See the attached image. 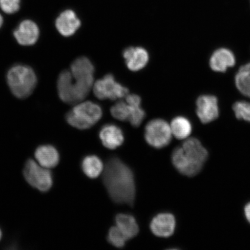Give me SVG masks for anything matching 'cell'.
Wrapping results in <instances>:
<instances>
[{
	"mask_svg": "<svg viewBox=\"0 0 250 250\" xmlns=\"http://www.w3.org/2000/svg\"><path fill=\"white\" fill-rule=\"evenodd\" d=\"M40 30L36 23L31 20H24L19 25L14 32L17 42L24 46L34 44L38 40Z\"/></svg>",
	"mask_w": 250,
	"mask_h": 250,
	"instance_id": "cell-12",
	"label": "cell"
},
{
	"mask_svg": "<svg viewBox=\"0 0 250 250\" xmlns=\"http://www.w3.org/2000/svg\"><path fill=\"white\" fill-rule=\"evenodd\" d=\"M21 0H0V8L7 14H13L20 10Z\"/></svg>",
	"mask_w": 250,
	"mask_h": 250,
	"instance_id": "cell-26",
	"label": "cell"
},
{
	"mask_svg": "<svg viewBox=\"0 0 250 250\" xmlns=\"http://www.w3.org/2000/svg\"><path fill=\"white\" fill-rule=\"evenodd\" d=\"M108 242L115 248L121 249L126 245L127 239L121 230L116 226L109 229L107 235Z\"/></svg>",
	"mask_w": 250,
	"mask_h": 250,
	"instance_id": "cell-24",
	"label": "cell"
},
{
	"mask_svg": "<svg viewBox=\"0 0 250 250\" xmlns=\"http://www.w3.org/2000/svg\"><path fill=\"white\" fill-rule=\"evenodd\" d=\"M172 136L170 125L162 119H155L146 125L145 138L153 148L161 149L169 145Z\"/></svg>",
	"mask_w": 250,
	"mask_h": 250,
	"instance_id": "cell-6",
	"label": "cell"
},
{
	"mask_svg": "<svg viewBox=\"0 0 250 250\" xmlns=\"http://www.w3.org/2000/svg\"><path fill=\"white\" fill-rule=\"evenodd\" d=\"M233 110L236 117L250 123V102L238 101L234 103Z\"/></svg>",
	"mask_w": 250,
	"mask_h": 250,
	"instance_id": "cell-25",
	"label": "cell"
},
{
	"mask_svg": "<svg viewBox=\"0 0 250 250\" xmlns=\"http://www.w3.org/2000/svg\"><path fill=\"white\" fill-rule=\"evenodd\" d=\"M68 112L66 121L68 124L80 130L88 129L102 117L101 106L90 101L81 102Z\"/></svg>",
	"mask_w": 250,
	"mask_h": 250,
	"instance_id": "cell-5",
	"label": "cell"
},
{
	"mask_svg": "<svg viewBox=\"0 0 250 250\" xmlns=\"http://www.w3.org/2000/svg\"><path fill=\"white\" fill-rule=\"evenodd\" d=\"M208 152L198 139L188 138L182 146L175 148L171 162L176 170L187 177H193L201 171L208 158Z\"/></svg>",
	"mask_w": 250,
	"mask_h": 250,
	"instance_id": "cell-2",
	"label": "cell"
},
{
	"mask_svg": "<svg viewBox=\"0 0 250 250\" xmlns=\"http://www.w3.org/2000/svg\"><path fill=\"white\" fill-rule=\"evenodd\" d=\"M8 85L11 91L17 98H28L37 85L36 73L27 65L18 64L12 67L7 76Z\"/></svg>",
	"mask_w": 250,
	"mask_h": 250,
	"instance_id": "cell-3",
	"label": "cell"
},
{
	"mask_svg": "<svg viewBox=\"0 0 250 250\" xmlns=\"http://www.w3.org/2000/svg\"><path fill=\"white\" fill-rule=\"evenodd\" d=\"M176 227V218L169 212L156 215L150 223V229L155 236L167 238L173 235Z\"/></svg>",
	"mask_w": 250,
	"mask_h": 250,
	"instance_id": "cell-10",
	"label": "cell"
},
{
	"mask_svg": "<svg viewBox=\"0 0 250 250\" xmlns=\"http://www.w3.org/2000/svg\"><path fill=\"white\" fill-rule=\"evenodd\" d=\"M35 158L38 163L46 168H54L60 161L58 150L51 145L41 146L35 152Z\"/></svg>",
	"mask_w": 250,
	"mask_h": 250,
	"instance_id": "cell-17",
	"label": "cell"
},
{
	"mask_svg": "<svg viewBox=\"0 0 250 250\" xmlns=\"http://www.w3.org/2000/svg\"><path fill=\"white\" fill-rule=\"evenodd\" d=\"M112 116L119 121H128L130 117V108L126 102H118L112 106L110 109Z\"/></svg>",
	"mask_w": 250,
	"mask_h": 250,
	"instance_id": "cell-23",
	"label": "cell"
},
{
	"mask_svg": "<svg viewBox=\"0 0 250 250\" xmlns=\"http://www.w3.org/2000/svg\"><path fill=\"white\" fill-rule=\"evenodd\" d=\"M3 24V18L1 14H0V28L1 27Z\"/></svg>",
	"mask_w": 250,
	"mask_h": 250,
	"instance_id": "cell-28",
	"label": "cell"
},
{
	"mask_svg": "<svg viewBox=\"0 0 250 250\" xmlns=\"http://www.w3.org/2000/svg\"><path fill=\"white\" fill-rule=\"evenodd\" d=\"M99 138L106 148L115 149L123 145L124 134L120 127L114 124H107L99 132Z\"/></svg>",
	"mask_w": 250,
	"mask_h": 250,
	"instance_id": "cell-13",
	"label": "cell"
},
{
	"mask_svg": "<svg viewBox=\"0 0 250 250\" xmlns=\"http://www.w3.org/2000/svg\"><path fill=\"white\" fill-rule=\"evenodd\" d=\"M234 82L239 91L250 98V62L239 68L234 77Z\"/></svg>",
	"mask_w": 250,
	"mask_h": 250,
	"instance_id": "cell-22",
	"label": "cell"
},
{
	"mask_svg": "<svg viewBox=\"0 0 250 250\" xmlns=\"http://www.w3.org/2000/svg\"><path fill=\"white\" fill-rule=\"evenodd\" d=\"M81 24L76 14L70 9L62 12L56 21V29L64 37L73 36L79 29Z\"/></svg>",
	"mask_w": 250,
	"mask_h": 250,
	"instance_id": "cell-15",
	"label": "cell"
},
{
	"mask_svg": "<svg viewBox=\"0 0 250 250\" xmlns=\"http://www.w3.org/2000/svg\"><path fill=\"white\" fill-rule=\"evenodd\" d=\"M94 94L100 100L112 101L123 98L129 94V90L115 80L112 74H107L95 83L93 86Z\"/></svg>",
	"mask_w": 250,
	"mask_h": 250,
	"instance_id": "cell-8",
	"label": "cell"
},
{
	"mask_svg": "<svg viewBox=\"0 0 250 250\" xmlns=\"http://www.w3.org/2000/svg\"><path fill=\"white\" fill-rule=\"evenodd\" d=\"M1 237H2V232H1V229H0V240H1Z\"/></svg>",
	"mask_w": 250,
	"mask_h": 250,
	"instance_id": "cell-29",
	"label": "cell"
},
{
	"mask_svg": "<svg viewBox=\"0 0 250 250\" xmlns=\"http://www.w3.org/2000/svg\"><path fill=\"white\" fill-rule=\"evenodd\" d=\"M126 102L129 106V123L133 126H140L146 117L145 111L141 107L140 97L134 94H128L126 96Z\"/></svg>",
	"mask_w": 250,
	"mask_h": 250,
	"instance_id": "cell-19",
	"label": "cell"
},
{
	"mask_svg": "<svg viewBox=\"0 0 250 250\" xmlns=\"http://www.w3.org/2000/svg\"><path fill=\"white\" fill-rule=\"evenodd\" d=\"M170 126L172 134L179 140L188 138L192 132V125L186 117L180 116L174 118Z\"/></svg>",
	"mask_w": 250,
	"mask_h": 250,
	"instance_id": "cell-21",
	"label": "cell"
},
{
	"mask_svg": "<svg viewBox=\"0 0 250 250\" xmlns=\"http://www.w3.org/2000/svg\"><path fill=\"white\" fill-rule=\"evenodd\" d=\"M236 58L233 53L227 48H219L213 52L210 59L211 69L219 73H225L228 68L235 65Z\"/></svg>",
	"mask_w": 250,
	"mask_h": 250,
	"instance_id": "cell-16",
	"label": "cell"
},
{
	"mask_svg": "<svg viewBox=\"0 0 250 250\" xmlns=\"http://www.w3.org/2000/svg\"></svg>",
	"mask_w": 250,
	"mask_h": 250,
	"instance_id": "cell-30",
	"label": "cell"
},
{
	"mask_svg": "<svg viewBox=\"0 0 250 250\" xmlns=\"http://www.w3.org/2000/svg\"><path fill=\"white\" fill-rule=\"evenodd\" d=\"M103 182L114 203L134 205L136 188L133 172L120 158L115 156L108 159L103 172Z\"/></svg>",
	"mask_w": 250,
	"mask_h": 250,
	"instance_id": "cell-1",
	"label": "cell"
},
{
	"mask_svg": "<svg viewBox=\"0 0 250 250\" xmlns=\"http://www.w3.org/2000/svg\"><path fill=\"white\" fill-rule=\"evenodd\" d=\"M83 173L90 179H96L103 173L104 166L98 156L90 155L85 156L81 162Z\"/></svg>",
	"mask_w": 250,
	"mask_h": 250,
	"instance_id": "cell-20",
	"label": "cell"
},
{
	"mask_svg": "<svg viewBox=\"0 0 250 250\" xmlns=\"http://www.w3.org/2000/svg\"><path fill=\"white\" fill-rule=\"evenodd\" d=\"M23 174L27 182L40 191H48L52 187L51 172L48 168L42 167L33 159H29L26 162Z\"/></svg>",
	"mask_w": 250,
	"mask_h": 250,
	"instance_id": "cell-7",
	"label": "cell"
},
{
	"mask_svg": "<svg viewBox=\"0 0 250 250\" xmlns=\"http://www.w3.org/2000/svg\"><path fill=\"white\" fill-rule=\"evenodd\" d=\"M59 98L67 104H76L80 103L73 83L70 71L64 70L59 75L57 83Z\"/></svg>",
	"mask_w": 250,
	"mask_h": 250,
	"instance_id": "cell-11",
	"label": "cell"
},
{
	"mask_svg": "<svg viewBox=\"0 0 250 250\" xmlns=\"http://www.w3.org/2000/svg\"><path fill=\"white\" fill-rule=\"evenodd\" d=\"M73 83L80 102H83L93 89L95 68L86 57L75 60L70 67Z\"/></svg>",
	"mask_w": 250,
	"mask_h": 250,
	"instance_id": "cell-4",
	"label": "cell"
},
{
	"mask_svg": "<svg viewBox=\"0 0 250 250\" xmlns=\"http://www.w3.org/2000/svg\"><path fill=\"white\" fill-rule=\"evenodd\" d=\"M196 111L197 116L203 124L217 120L219 117L217 98L210 95L200 96L196 101Z\"/></svg>",
	"mask_w": 250,
	"mask_h": 250,
	"instance_id": "cell-9",
	"label": "cell"
},
{
	"mask_svg": "<svg viewBox=\"0 0 250 250\" xmlns=\"http://www.w3.org/2000/svg\"><path fill=\"white\" fill-rule=\"evenodd\" d=\"M244 211H245L246 220H248L250 224V202L248 203V204L245 206Z\"/></svg>",
	"mask_w": 250,
	"mask_h": 250,
	"instance_id": "cell-27",
	"label": "cell"
},
{
	"mask_svg": "<svg viewBox=\"0 0 250 250\" xmlns=\"http://www.w3.org/2000/svg\"><path fill=\"white\" fill-rule=\"evenodd\" d=\"M115 226L124 234L128 240L134 238L139 232V227L133 215L121 213L115 218Z\"/></svg>",
	"mask_w": 250,
	"mask_h": 250,
	"instance_id": "cell-18",
	"label": "cell"
},
{
	"mask_svg": "<svg viewBox=\"0 0 250 250\" xmlns=\"http://www.w3.org/2000/svg\"><path fill=\"white\" fill-rule=\"evenodd\" d=\"M123 56L127 67L133 71L143 69L149 61L148 53L142 47H129L124 51Z\"/></svg>",
	"mask_w": 250,
	"mask_h": 250,
	"instance_id": "cell-14",
	"label": "cell"
}]
</instances>
